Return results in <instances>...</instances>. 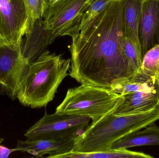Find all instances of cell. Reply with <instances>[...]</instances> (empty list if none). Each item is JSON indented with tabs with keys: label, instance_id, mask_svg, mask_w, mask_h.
<instances>
[{
	"label": "cell",
	"instance_id": "1",
	"mask_svg": "<svg viewBox=\"0 0 159 158\" xmlns=\"http://www.w3.org/2000/svg\"><path fill=\"white\" fill-rule=\"evenodd\" d=\"M123 0H111L72 38L69 75L80 84L110 88L134 73L124 49Z\"/></svg>",
	"mask_w": 159,
	"mask_h": 158
},
{
	"label": "cell",
	"instance_id": "7",
	"mask_svg": "<svg viewBox=\"0 0 159 158\" xmlns=\"http://www.w3.org/2000/svg\"><path fill=\"white\" fill-rule=\"evenodd\" d=\"M22 45L0 44V92L16 98L29 64L23 57Z\"/></svg>",
	"mask_w": 159,
	"mask_h": 158
},
{
	"label": "cell",
	"instance_id": "6",
	"mask_svg": "<svg viewBox=\"0 0 159 158\" xmlns=\"http://www.w3.org/2000/svg\"><path fill=\"white\" fill-rule=\"evenodd\" d=\"M91 119L77 115L45 113L43 117L25 133L29 139L76 137L89 126Z\"/></svg>",
	"mask_w": 159,
	"mask_h": 158
},
{
	"label": "cell",
	"instance_id": "8",
	"mask_svg": "<svg viewBox=\"0 0 159 158\" xmlns=\"http://www.w3.org/2000/svg\"><path fill=\"white\" fill-rule=\"evenodd\" d=\"M29 22L23 0H0V44L22 45Z\"/></svg>",
	"mask_w": 159,
	"mask_h": 158
},
{
	"label": "cell",
	"instance_id": "14",
	"mask_svg": "<svg viewBox=\"0 0 159 158\" xmlns=\"http://www.w3.org/2000/svg\"><path fill=\"white\" fill-rule=\"evenodd\" d=\"M144 129L119 139L113 144L111 148L128 149L143 146H159V127L155 123Z\"/></svg>",
	"mask_w": 159,
	"mask_h": 158
},
{
	"label": "cell",
	"instance_id": "21",
	"mask_svg": "<svg viewBox=\"0 0 159 158\" xmlns=\"http://www.w3.org/2000/svg\"><path fill=\"white\" fill-rule=\"evenodd\" d=\"M3 141V139H0V143ZM15 151V149H10L0 145V158H7L9 156V155Z\"/></svg>",
	"mask_w": 159,
	"mask_h": 158
},
{
	"label": "cell",
	"instance_id": "16",
	"mask_svg": "<svg viewBox=\"0 0 159 158\" xmlns=\"http://www.w3.org/2000/svg\"><path fill=\"white\" fill-rule=\"evenodd\" d=\"M153 158L143 152L130 151L128 149H111L90 153L72 152L59 156L57 158Z\"/></svg>",
	"mask_w": 159,
	"mask_h": 158
},
{
	"label": "cell",
	"instance_id": "20",
	"mask_svg": "<svg viewBox=\"0 0 159 158\" xmlns=\"http://www.w3.org/2000/svg\"><path fill=\"white\" fill-rule=\"evenodd\" d=\"M28 10L30 22L43 18L46 8L47 0H23Z\"/></svg>",
	"mask_w": 159,
	"mask_h": 158
},
{
	"label": "cell",
	"instance_id": "15",
	"mask_svg": "<svg viewBox=\"0 0 159 158\" xmlns=\"http://www.w3.org/2000/svg\"><path fill=\"white\" fill-rule=\"evenodd\" d=\"M144 0H123L125 35L140 48L139 29Z\"/></svg>",
	"mask_w": 159,
	"mask_h": 158
},
{
	"label": "cell",
	"instance_id": "5",
	"mask_svg": "<svg viewBox=\"0 0 159 158\" xmlns=\"http://www.w3.org/2000/svg\"><path fill=\"white\" fill-rule=\"evenodd\" d=\"M93 0H57L48 2L43 18L48 29L57 37L72 38L80 32L83 14Z\"/></svg>",
	"mask_w": 159,
	"mask_h": 158
},
{
	"label": "cell",
	"instance_id": "17",
	"mask_svg": "<svg viewBox=\"0 0 159 158\" xmlns=\"http://www.w3.org/2000/svg\"><path fill=\"white\" fill-rule=\"evenodd\" d=\"M141 70L154 79L159 85V45L151 48L144 56Z\"/></svg>",
	"mask_w": 159,
	"mask_h": 158
},
{
	"label": "cell",
	"instance_id": "3",
	"mask_svg": "<svg viewBox=\"0 0 159 158\" xmlns=\"http://www.w3.org/2000/svg\"><path fill=\"white\" fill-rule=\"evenodd\" d=\"M159 120V105L150 111L119 116L108 114L92 122L74 141L72 152L90 153L111 149L116 141L155 123Z\"/></svg>",
	"mask_w": 159,
	"mask_h": 158
},
{
	"label": "cell",
	"instance_id": "10",
	"mask_svg": "<svg viewBox=\"0 0 159 158\" xmlns=\"http://www.w3.org/2000/svg\"><path fill=\"white\" fill-rule=\"evenodd\" d=\"M25 35L21 49L23 57L29 64L34 61L58 37L47 28L43 19L31 21Z\"/></svg>",
	"mask_w": 159,
	"mask_h": 158
},
{
	"label": "cell",
	"instance_id": "2",
	"mask_svg": "<svg viewBox=\"0 0 159 158\" xmlns=\"http://www.w3.org/2000/svg\"><path fill=\"white\" fill-rule=\"evenodd\" d=\"M71 59L46 50L29 65L16 98L24 106L41 108L53 101L62 81L69 75Z\"/></svg>",
	"mask_w": 159,
	"mask_h": 158
},
{
	"label": "cell",
	"instance_id": "13",
	"mask_svg": "<svg viewBox=\"0 0 159 158\" xmlns=\"http://www.w3.org/2000/svg\"><path fill=\"white\" fill-rule=\"evenodd\" d=\"M159 87L154 79L144 74L141 70L131 77L115 80L110 86L112 91L121 95L139 91H151Z\"/></svg>",
	"mask_w": 159,
	"mask_h": 158
},
{
	"label": "cell",
	"instance_id": "22",
	"mask_svg": "<svg viewBox=\"0 0 159 158\" xmlns=\"http://www.w3.org/2000/svg\"><path fill=\"white\" fill-rule=\"evenodd\" d=\"M48 2H52L54 1H57V0H47Z\"/></svg>",
	"mask_w": 159,
	"mask_h": 158
},
{
	"label": "cell",
	"instance_id": "12",
	"mask_svg": "<svg viewBox=\"0 0 159 158\" xmlns=\"http://www.w3.org/2000/svg\"><path fill=\"white\" fill-rule=\"evenodd\" d=\"M159 105V87L151 91H143L121 95L120 103L114 111L116 115L143 113Z\"/></svg>",
	"mask_w": 159,
	"mask_h": 158
},
{
	"label": "cell",
	"instance_id": "9",
	"mask_svg": "<svg viewBox=\"0 0 159 158\" xmlns=\"http://www.w3.org/2000/svg\"><path fill=\"white\" fill-rule=\"evenodd\" d=\"M76 137H48L17 141L16 151L27 152L38 157L48 155L47 158H57L72 152Z\"/></svg>",
	"mask_w": 159,
	"mask_h": 158
},
{
	"label": "cell",
	"instance_id": "18",
	"mask_svg": "<svg viewBox=\"0 0 159 158\" xmlns=\"http://www.w3.org/2000/svg\"><path fill=\"white\" fill-rule=\"evenodd\" d=\"M124 49L131 67L135 74L141 70L142 66L143 57L141 49L126 36L124 39Z\"/></svg>",
	"mask_w": 159,
	"mask_h": 158
},
{
	"label": "cell",
	"instance_id": "19",
	"mask_svg": "<svg viewBox=\"0 0 159 158\" xmlns=\"http://www.w3.org/2000/svg\"><path fill=\"white\" fill-rule=\"evenodd\" d=\"M111 0H93L89 7L83 14L80 25V30L86 27L97 15H99Z\"/></svg>",
	"mask_w": 159,
	"mask_h": 158
},
{
	"label": "cell",
	"instance_id": "11",
	"mask_svg": "<svg viewBox=\"0 0 159 158\" xmlns=\"http://www.w3.org/2000/svg\"><path fill=\"white\" fill-rule=\"evenodd\" d=\"M143 58L151 48L159 45V0H144L139 29Z\"/></svg>",
	"mask_w": 159,
	"mask_h": 158
},
{
	"label": "cell",
	"instance_id": "4",
	"mask_svg": "<svg viewBox=\"0 0 159 158\" xmlns=\"http://www.w3.org/2000/svg\"><path fill=\"white\" fill-rule=\"evenodd\" d=\"M121 99V95L111 88L81 84L68 90L64 100L55 112L89 117L94 122L114 113Z\"/></svg>",
	"mask_w": 159,
	"mask_h": 158
}]
</instances>
